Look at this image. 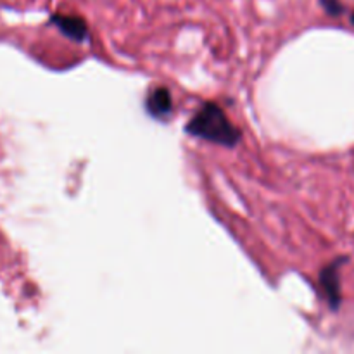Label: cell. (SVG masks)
Segmentation results:
<instances>
[{"label": "cell", "mask_w": 354, "mask_h": 354, "mask_svg": "<svg viewBox=\"0 0 354 354\" xmlns=\"http://www.w3.org/2000/svg\"><path fill=\"white\" fill-rule=\"evenodd\" d=\"M348 261V258H339L332 261L330 265L325 266L320 273V286L324 290L325 297L328 301V306L332 310H339L341 306V266Z\"/></svg>", "instance_id": "7a4b0ae2"}, {"label": "cell", "mask_w": 354, "mask_h": 354, "mask_svg": "<svg viewBox=\"0 0 354 354\" xmlns=\"http://www.w3.org/2000/svg\"><path fill=\"white\" fill-rule=\"evenodd\" d=\"M322 6L330 16H339L344 10V6L339 0H322Z\"/></svg>", "instance_id": "5b68a950"}, {"label": "cell", "mask_w": 354, "mask_h": 354, "mask_svg": "<svg viewBox=\"0 0 354 354\" xmlns=\"http://www.w3.org/2000/svg\"><path fill=\"white\" fill-rule=\"evenodd\" d=\"M185 130L192 137L203 138L211 144L225 145V147H235L242 138L241 130L228 120L225 111L213 102L204 104L194 114Z\"/></svg>", "instance_id": "6da1fadb"}, {"label": "cell", "mask_w": 354, "mask_h": 354, "mask_svg": "<svg viewBox=\"0 0 354 354\" xmlns=\"http://www.w3.org/2000/svg\"><path fill=\"white\" fill-rule=\"evenodd\" d=\"M147 106L149 114L156 118V120H165L171 114L173 111V99H171V93H169L168 88L165 86H159V88L152 90L147 97Z\"/></svg>", "instance_id": "3957f363"}, {"label": "cell", "mask_w": 354, "mask_h": 354, "mask_svg": "<svg viewBox=\"0 0 354 354\" xmlns=\"http://www.w3.org/2000/svg\"><path fill=\"white\" fill-rule=\"evenodd\" d=\"M52 23L66 35V37L73 38L76 41H83L88 35V28L86 23L78 16H66V14H57L52 17Z\"/></svg>", "instance_id": "277c9868"}, {"label": "cell", "mask_w": 354, "mask_h": 354, "mask_svg": "<svg viewBox=\"0 0 354 354\" xmlns=\"http://www.w3.org/2000/svg\"><path fill=\"white\" fill-rule=\"evenodd\" d=\"M351 21H353V24H354V14L351 16Z\"/></svg>", "instance_id": "8992f818"}]
</instances>
